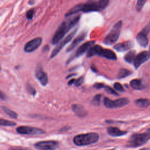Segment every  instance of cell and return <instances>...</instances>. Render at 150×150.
I'll return each instance as SVG.
<instances>
[{"label":"cell","mask_w":150,"mask_h":150,"mask_svg":"<svg viewBox=\"0 0 150 150\" xmlns=\"http://www.w3.org/2000/svg\"><path fill=\"white\" fill-rule=\"evenodd\" d=\"M122 26V21H120L117 22L110 33L106 36L104 39L103 43L106 45H111L117 41L120 35V32Z\"/></svg>","instance_id":"4"},{"label":"cell","mask_w":150,"mask_h":150,"mask_svg":"<svg viewBox=\"0 0 150 150\" xmlns=\"http://www.w3.org/2000/svg\"><path fill=\"white\" fill-rule=\"evenodd\" d=\"M114 87L117 91H120V92L124 91V89L122 86L118 82H116L114 84Z\"/></svg>","instance_id":"28"},{"label":"cell","mask_w":150,"mask_h":150,"mask_svg":"<svg viewBox=\"0 0 150 150\" xmlns=\"http://www.w3.org/2000/svg\"><path fill=\"white\" fill-rule=\"evenodd\" d=\"M94 55H99L107 59L115 60L117 59L116 54L114 52L110 49H104L99 45L91 46L87 51V56L88 57H92Z\"/></svg>","instance_id":"3"},{"label":"cell","mask_w":150,"mask_h":150,"mask_svg":"<svg viewBox=\"0 0 150 150\" xmlns=\"http://www.w3.org/2000/svg\"><path fill=\"white\" fill-rule=\"evenodd\" d=\"M131 87L135 90H142L144 88V86L142 81L138 79H134L130 81Z\"/></svg>","instance_id":"19"},{"label":"cell","mask_w":150,"mask_h":150,"mask_svg":"<svg viewBox=\"0 0 150 150\" xmlns=\"http://www.w3.org/2000/svg\"><path fill=\"white\" fill-rule=\"evenodd\" d=\"M80 18V15H76L73 17L71 16H68V18L66 19L59 26L52 38V43L53 45L58 43L66 35V33L77 23Z\"/></svg>","instance_id":"1"},{"label":"cell","mask_w":150,"mask_h":150,"mask_svg":"<svg viewBox=\"0 0 150 150\" xmlns=\"http://www.w3.org/2000/svg\"><path fill=\"white\" fill-rule=\"evenodd\" d=\"M35 76L39 80V83L43 86H45L48 83V76L46 72H45L40 66H37L35 71Z\"/></svg>","instance_id":"13"},{"label":"cell","mask_w":150,"mask_h":150,"mask_svg":"<svg viewBox=\"0 0 150 150\" xmlns=\"http://www.w3.org/2000/svg\"><path fill=\"white\" fill-rule=\"evenodd\" d=\"M136 39L137 40L138 42V43H139V45L143 47H145L148 43V40L147 38V35H145L144 33L139 32L137 36H136Z\"/></svg>","instance_id":"18"},{"label":"cell","mask_w":150,"mask_h":150,"mask_svg":"<svg viewBox=\"0 0 150 150\" xmlns=\"http://www.w3.org/2000/svg\"><path fill=\"white\" fill-rule=\"evenodd\" d=\"M16 125V123L9 120H6L5 119H0V125L5 127H13Z\"/></svg>","instance_id":"24"},{"label":"cell","mask_w":150,"mask_h":150,"mask_svg":"<svg viewBox=\"0 0 150 150\" xmlns=\"http://www.w3.org/2000/svg\"><path fill=\"white\" fill-rule=\"evenodd\" d=\"M131 73V72L125 69H120L119 71H118V77L119 79H123L125 78L127 76H128L129 75H130Z\"/></svg>","instance_id":"22"},{"label":"cell","mask_w":150,"mask_h":150,"mask_svg":"<svg viewBox=\"0 0 150 150\" xmlns=\"http://www.w3.org/2000/svg\"><path fill=\"white\" fill-rule=\"evenodd\" d=\"M99 135L96 132H89L79 134L73 138V142L77 146H86L97 142L98 141Z\"/></svg>","instance_id":"2"},{"label":"cell","mask_w":150,"mask_h":150,"mask_svg":"<svg viewBox=\"0 0 150 150\" xmlns=\"http://www.w3.org/2000/svg\"><path fill=\"white\" fill-rule=\"evenodd\" d=\"M98 1L102 10H103L108 5L110 0H99Z\"/></svg>","instance_id":"27"},{"label":"cell","mask_w":150,"mask_h":150,"mask_svg":"<svg viewBox=\"0 0 150 150\" xmlns=\"http://www.w3.org/2000/svg\"><path fill=\"white\" fill-rule=\"evenodd\" d=\"M108 134L112 137H120L127 134L126 131H121L119 128L114 127H109L107 128Z\"/></svg>","instance_id":"17"},{"label":"cell","mask_w":150,"mask_h":150,"mask_svg":"<svg viewBox=\"0 0 150 150\" xmlns=\"http://www.w3.org/2000/svg\"><path fill=\"white\" fill-rule=\"evenodd\" d=\"M59 142L53 140L42 141L36 142L34 146L39 150H55L59 146Z\"/></svg>","instance_id":"8"},{"label":"cell","mask_w":150,"mask_h":150,"mask_svg":"<svg viewBox=\"0 0 150 150\" xmlns=\"http://www.w3.org/2000/svg\"><path fill=\"white\" fill-rule=\"evenodd\" d=\"M149 49H150V47H149Z\"/></svg>","instance_id":"40"},{"label":"cell","mask_w":150,"mask_h":150,"mask_svg":"<svg viewBox=\"0 0 150 150\" xmlns=\"http://www.w3.org/2000/svg\"><path fill=\"white\" fill-rule=\"evenodd\" d=\"M101 94L96 95L91 100V103L94 105H99L100 104Z\"/></svg>","instance_id":"25"},{"label":"cell","mask_w":150,"mask_h":150,"mask_svg":"<svg viewBox=\"0 0 150 150\" xmlns=\"http://www.w3.org/2000/svg\"><path fill=\"white\" fill-rule=\"evenodd\" d=\"M9 150H28V149H23V148H19V147H11L9 149Z\"/></svg>","instance_id":"35"},{"label":"cell","mask_w":150,"mask_h":150,"mask_svg":"<svg viewBox=\"0 0 150 150\" xmlns=\"http://www.w3.org/2000/svg\"><path fill=\"white\" fill-rule=\"evenodd\" d=\"M94 87L96 88H103L104 87V84H103V83H96L94 85Z\"/></svg>","instance_id":"33"},{"label":"cell","mask_w":150,"mask_h":150,"mask_svg":"<svg viewBox=\"0 0 150 150\" xmlns=\"http://www.w3.org/2000/svg\"><path fill=\"white\" fill-rule=\"evenodd\" d=\"M133 42L132 41L128 40L116 44L114 45V49L119 52H125L130 49L133 46Z\"/></svg>","instance_id":"14"},{"label":"cell","mask_w":150,"mask_h":150,"mask_svg":"<svg viewBox=\"0 0 150 150\" xmlns=\"http://www.w3.org/2000/svg\"><path fill=\"white\" fill-rule=\"evenodd\" d=\"M76 31H77V29H75L74 31H73L69 35H68L66 38H64V39L63 40H62L61 42H59L60 43L53 50V51L51 53L50 58L54 57V56H56L60 52V51L62 49V48L73 39V38L74 37V36L76 34Z\"/></svg>","instance_id":"9"},{"label":"cell","mask_w":150,"mask_h":150,"mask_svg":"<svg viewBox=\"0 0 150 150\" xmlns=\"http://www.w3.org/2000/svg\"><path fill=\"white\" fill-rule=\"evenodd\" d=\"M27 90L33 96H35L36 94V90L31 85H28L27 86Z\"/></svg>","instance_id":"32"},{"label":"cell","mask_w":150,"mask_h":150,"mask_svg":"<svg viewBox=\"0 0 150 150\" xmlns=\"http://www.w3.org/2000/svg\"><path fill=\"white\" fill-rule=\"evenodd\" d=\"M94 43H95L94 41H88V42H87L83 43V45H81L76 50V51L74 53V54H73V56L70 58L69 61H67V63H69L70 61L72 60V59L76 58V57H79L80 56H81L82 54H83L85 52L88 51L91 46H93V45L94 44Z\"/></svg>","instance_id":"10"},{"label":"cell","mask_w":150,"mask_h":150,"mask_svg":"<svg viewBox=\"0 0 150 150\" xmlns=\"http://www.w3.org/2000/svg\"><path fill=\"white\" fill-rule=\"evenodd\" d=\"M42 39L41 38H36L32 40L29 41L24 47V50L25 52L30 53L36 50L42 44Z\"/></svg>","instance_id":"11"},{"label":"cell","mask_w":150,"mask_h":150,"mask_svg":"<svg viewBox=\"0 0 150 150\" xmlns=\"http://www.w3.org/2000/svg\"><path fill=\"white\" fill-rule=\"evenodd\" d=\"M135 50H131L128 52L124 56V59L125 60L129 63H134L135 57Z\"/></svg>","instance_id":"21"},{"label":"cell","mask_w":150,"mask_h":150,"mask_svg":"<svg viewBox=\"0 0 150 150\" xmlns=\"http://www.w3.org/2000/svg\"><path fill=\"white\" fill-rule=\"evenodd\" d=\"M73 112L80 117H84L87 114V111L84 107L79 104H73L71 106Z\"/></svg>","instance_id":"16"},{"label":"cell","mask_w":150,"mask_h":150,"mask_svg":"<svg viewBox=\"0 0 150 150\" xmlns=\"http://www.w3.org/2000/svg\"><path fill=\"white\" fill-rule=\"evenodd\" d=\"M83 81H84V77H80L79 79H77V80H75L74 85L76 87H79L83 83Z\"/></svg>","instance_id":"30"},{"label":"cell","mask_w":150,"mask_h":150,"mask_svg":"<svg viewBox=\"0 0 150 150\" xmlns=\"http://www.w3.org/2000/svg\"><path fill=\"white\" fill-rule=\"evenodd\" d=\"M69 127H64V128H62L61 129H60V132L61 131H62V132H64V131H67V130H69Z\"/></svg>","instance_id":"37"},{"label":"cell","mask_w":150,"mask_h":150,"mask_svg":"<svg viewBox=\"0 0 150 150\" xmlns=\"http://www.w3.org/2000/svg\"><path fill=\"white\" fill-rule=\"evenodd\" d=\"M16 131L20 134L24 135H43L46 133V131L41 128L25 125L18 127Z\"/></svg>","instance_id":"7"},{"label":"cell","mask_w":150,"mask_h":150,"mask_svg":"<svg viewBox=\"0 0 150 150\" xmlns=\"http://www.w3.org/2000/svg\"><path fill=\"white\" fill-rule=\"evenodd\" d=\"M0 99L2 100H5L6 99V95L1 91H0Z\"/></svg>","instance_id":"34"},{"label":"cell","mask_w":150,"mask_h":150,"mask_svg":"<svg viewBox=\"0 0 150 150\" xmlns=\"http://www.w3.org/2000/svg\"><path fill=\"white\" fill-rule=\"evenodd\" d=\"M150 57V53L148 51H143L135 56L134 65L135 69H138L142 63L147 61Z\"/></svg>","instance_id":"12"},{"label":"cell","mask_w":150,"mask_h":150,"mask_svg":"<svg viewBox=\"0 0 150 150\" xmlns=\"http://www.w3.org/2000/svg\"><path fill=\"white\" fill-rule=\"evenodd\" d=\"M135 103L137 106L141 108L147 107L150 104V101L148 99H146V98L138 99L135 100Z\"/></svg>","instance_id":"20"},{"label":"cell","mask_w":150,"mask_h":150,"mask_svg":"<svg viewBox=\"0 0 150 150\" xmlns=\"http://www.w3.org/2000/svg\"><path fill=\"white\" fill-rule=\"evenodd\" d=\"M110 150H114V149H110Z\"/></svg>","instance_id":"39"},{"label":"cell","mask_w":150,"mask_h":150,"mask_svg":"<svg viewBox=\"0 0 150 150\" xmlns=\"http://www.w3.org/2000/svg\"><path fill=\"white\" fill-rule=\"evenodd\" d=\"M75 80H75L74 79H72L71 80H70L68 82V84H69V85H71V84H73V83H74Z\"/></svg>","instance_id":"36"},{"label":"cell","mask_w":150,"mask_h":150,"mask_svg":"<svg viewBox=\"0 0 150 150\" xmlns=\"http://www.w3.org/2000/svg\"><path fill=\"white\" fill-rule=\"evenodd\" d=\"M146 0H138L136 6H135V9L138 12H139L141 11L142 8H143L145 3L146 2Z\"/></svg>","instance_id":"26"},{"label":"cell","mask_w":150,"mask_h":150,"mask_svg":"<svg viewBox=\"0 0 150 150\" xmlns=\"http://www.w3.org/2000/svg\"><path fill=\"white\" fill-rule=\"evenodd\" d=\"M86 36V33L84 32L81 33L80 35H79L77 38H76L73 40L72 43L70 45V46L67 49L66 52H71L73 49H74L81 42H82Z\"/></svg>","instance_id":"15"},{"label":"cell","mask_w":150,"mask_h":150,"mask_svg":"<svg viewBox=\"0 0 150 150\" xmlns=\"http://www.w3.org/2000/svg\"><path fill=\"white\" fill-rule=\"evenodd\" d=\"M104 88H105V90L107 92V93H110V94H114V95H118V93L116 92V91H115L112 88H111L110 87H109V86H105V87H104Z\"/></svg>","instance_id":"31"},{"label":"cell","mask_w":150,"mask_h":150,"mask_svg":"<svg viewBox=\"0 0 150 150\" xmlns=\"http://www.w3.org/2000/svg\"><path fill=\"white\" fill-rule=\"evenodd\" d=\"M34 13H35V10L33 9H31L30 10H29L27 12H26V16L27 18L28 19L30 20V19H32L33 15H34Z\"/></svg>","instance_id":"29"},{"label":"cell","mask_w":150,"mask_h":150,"mask_svg":"<svg viewBox=\"0 0 150 150\" xmlns=\"http://www.w3.org/2000/svg\"><path fill=\"white\" fill-rule=\"evenodd\" d=\"M150 139V132L135 134L132 135L128 142V146L135 148L146 144Z\"/></svg>","instance_id":"5"},{"label":"cell","mask_w":150,"mask_h":150,"mask_svg":"<svg viewBox=\"0 0 150 150\" xmlns=\"http://www.w3.org/2000/svg\"><path fill=\"white\" fill-rule=\"evenodd\" d=\"M2 109L6 114H8L11 118H16L18 117V114L15 111L10 110L9 108H7L6 107H2Z\"/></svg>","instance_id":"23"},{"label":"cell","mask_w":150,"mask_h":150,"mask_svg":"<svg viewBox=\"0 0 150 150\" xmlns=\"http://www.w3.org/2000/svg\"><path fill=\"white\" fill-rule=\"evenodd\" d=\"M139 150H149V148H142V149H141Z\"/></svg>","instance_id":"38"},{"label":"cell","mask_w":150,"mask_h":150,"mask_svg":"<svg viewBox=\"0 0 150 150\" xmlns=\"http://www.w3.org/2000/svg\"><path fill=\"white\" fill-rule=\"evenodd\" d=\"M103 103L104 105L108 108H116L122 107L128 104L129 100L127 98H120L113 101L108 97H105Z\"/></svg>","instance_id":"6"}]
</instances>
